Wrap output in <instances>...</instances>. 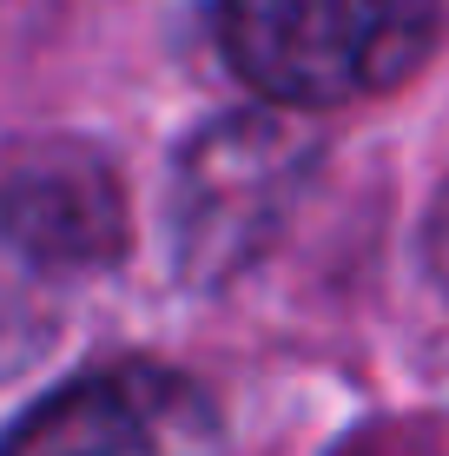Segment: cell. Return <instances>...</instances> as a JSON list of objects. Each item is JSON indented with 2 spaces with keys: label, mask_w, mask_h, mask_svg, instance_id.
Masks as SVG:
<instances>
[{
  "label": "cell",
  "mask_w": 449,
  "mask_h": 456,
  "mask_svg": "<svg viewBox=\"0 0 449 456\" xmlns=\"http://www.w3.org/2000/svg\"><path fill=\"white\" fill-rule=\"evenodd\" d=\"M126 258V192L80 139L0 159V384L60 344L80 297Z\"/></svg>",
  "instance_id": "1"
},
{
  "label": "cell",
  "mask_w": 449,
  "mask_h": 456,
  "mask_svg": "<svg viewBox=\"0 0 449 456\" xmlns=\"http://www.w3.org/2000/svg\"><path fill=\"white\" fill-rule=\"evenodd\" d=\"M443 34V0H219V53L271 113H331L404 86Z\"/></svg>",
  "instance_id": "2"
},
{
  "label": "cell",
  "mask_w": 449,
  "mask_h": 456,
  "mask_svg": "<svg viewBox=\"0 0 449 456\" xmlns=\"http://www.w3.org/2000/svg\"><path fill=\"white\" fill-rule=\"evenodd\" d=\"M317 172V146L291 113H225L185 139L165 192V245L172 272L192 291H219L265 258V245L298 212L304 185Z\"/></svg>",
  "instance_id": "3"
},
{
  "label": "cell",
  "mask_w": 449,
  "mask_h": 456,
  "mask_svg": "<svg viewBox=\"0 0 449 456\" xmlns=\"http://www.w3.org/2000/svg\"><path fill=\"white\" fill-rule=\"evenodd\" d=\"M0 456H225V423L172 364H106L40 397Z\"/></svg>",
  "instance_id": "4"
},
{
  "label": "cell",
  "mask_w": 449,
  "mask_h": 456,
  "mask_svg": "<svg viewBox=\"0 0 449 456\" xmlns=\"http://www.w3.org/2000/svg\"><path fill=\"white\" fill-rule=\"evenodd\" d=\"M423 251H429V272L449 285V185L437 192V206H429V225H423Z\"/></svg>",
  "instance_id": "5"
}]
</instances>
